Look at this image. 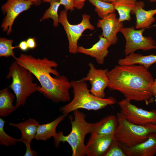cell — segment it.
Here are the masks:
<instances>
[{
    "mask_svg": "<svg viewBox=\"0 0 156 156\" xmlns=\"http://www.w3.org/2000/svg\"><path fill=\"white\" fill-rule=\"evenodd\" d=\"M118 0H106V2L112 3Z\"/></svg>",
    "mask_w": 156,
    "mask_h": 156,
    "instance_id": "d590c367",
    "label": "cell"
},
{
    "mask_svg": "<svg viewBox=\"0 0 156 156\" xmlns=\"http://www.w3.org/2000/svg\"><path fill=\"white\" fill-rule=\"evenodd\" d=\"M118 144L127 156H154L156 155V133L150 134L146 140L132 147Z\"/></svg>",
    "mask_w": 156,
    "mask_h": 156,
    "instance_id": "5bb4252c",
    "label": "cell"
},
{
    "mask_svg": "<svg viewBox=\"0 0 156 156\" xmlns=\"http://www.w3.org/2000/svg\"><path fill=\"white\" fill-rule=\"evenodd\" d=\"M86 0H74L75 8L77 10L81 9L84 7L85 2Z\"/></svg>",
    "mask_w": 156,
    "mask_h": 156,
    "instance_id": "f546056e",
    "label": "cell"
},
{
    "mask_svg": "<svg viewBox=\"0 0 156 156\" xmlns=\"http://www.w3.org/2000/svg\"><path fill=\"white\" fill-rule=\"evenodd\" d=\"M31 142H23L26 147V151L24 155V156H36L37 153L35 151L32 150L31 148Z\"/></svg>",
    "mask_w": 156,
    "mask_h": 156,
    "instance_id": "f1b7e54d",
    "label": "cell"
},
{
    "mask_svg": "<svg viewBox=\"0 0 156 156\" xmlns=\"http://www.w3.org/2000/svg\"><path fill=\"white\" fill-rule=\"evenodd\" d=\"M89 70L86 75L81 80L90 82L91 87L90 90L93 95L98 97L105 98V90L108 87L109 83L107 69H101L96 68L92 62L88 64Z\"/></svg>",
    "mask_w": 156,
    "mask_h": 156,
    "instance_id": "30bf717a",
    "label": "cell"
},
{
    "mask_svg": "<svg viewBox=\"0 0 156 156\" xmlns=\"http://www.w3.org/2000/svg\"><path fill=\"white\" fill-rule=\"evenodd\" d=\"M99 40L92 47L86 48L78 46L77 52L95 58L98 64L102 65L109 53L108 49L112 44L101 35H99Z\"/></svg>",
    "mask_w": 156,
    "mask_h": 156,
    "instance_id": "9a60e30c",
    "label": "cell"
},
{
    "mask_svg": "<svg viewBox=\"0 0 156 156\" xmlns=\"http://www.w3.org/2000/svg\"><path fill=\"white\" fill-rule=\"evenodd\" d=\"M15 95L11 93L8 88L0 91V116L5 117L8 116L17 109L13 104Z\"/></svg>",
    "mask_w": 156,
    "mask_h": 156,
    "instance_id": "44dd1931",
    "label": "cell"
},
{
    "mask_svg": "<svg viewBox=\"0 0 156 156\" xmlns=\"http://www.w3.org/2000/svg\"><path fill=\"white\" fill-rule=\"evenodd\" d=\"M90 15L83 14L81 22L77 25L70 24L68 21L67 11L65 9L61 11L59 16V23L63 26L66 32L68 42V51L72 54L78 53V40L83 31L86 29L93 30L94 26L90 23Z\"/></svg>",
    "mask_w": 156,
    "mask_h": 156,
    "instance_id": "52a82bcc",
    "label": "cell"
},
{
    "mask_svg": "<svg viewBox=\"0 0 156 156\" xmlns=\"http://www.w3.org/2000/svg\"><path fill=\"white\" fill-rule=\"evenodd\" d=\"M5 121L0 118V144L8 146L15 145L17 142H21V139H17L13 138L7 134L4 130Z\"/></svg>",
    "mask_w": 156,
    "mask_h": 156,
    "instance_id": "484cf974",
    "label": "cell"
},
{
    "mask_svg": "<svg viewBox=\"0 0 156 156\" xmlns=\"http://www.w3.org/2000/svg\"><path fill=\"white\" fill-rule=\"evenodd\" d=\"M50 4V7L46 10L40 21L51 18L53 20L54 26L57 27L59 23L58 11L60 5L59 1L52 2Z\"/></svg>",
    "mask_w": 156,
    "mask_h": 156,
    "instance_id": "cb8c5ba5",
    "label": "cell"
},
{
    "mask_svg": "<svg viewBox=\"0 0 156 156\" xmlns=\"http://www.w3.org/2000/svg\"><path fill=\"white\" fill-rule=\"evenodd\" d=\"M155 99L154 100V101H155V102H156V95H155Z\"/></svg>",
    "mask_w": 156,
    "mask_h": 156,
    "instance_id": "74e56055",
    "label": "cell"
},
{
    "mask_svg": "<svg viewBox=\"0 0 156 156\" xmlns=\"http://www.w3.org/2000/svg\"><path fill=\"white\" fill-rule=\"evenodd\" d=\"M9 125L18 129L21 133V142H31L35 137L39 124L35 119L30 118L18 123L10 122Z\"/></svg>",
    "mask_w": 156,
    "mask_h": 156,
    "instance_id": "ac0fdd59",
    "label": "cell"
},
{
    "mask_svg": "<svg viewBox=\"0 0 156 156\" xmlns=\"http://www.w3.org/2000/svg\"><path fill=\"white\" fill-rule=\"evenodd\" d=\"M104 156H127L114 137L112 144Z\"/></svg>",
    "mask_w": 156,
    "mask_h": 156,
    "instance_id": "4316f807",
    "label": "cell"
},
{
    "mask_svg": "<svg viewBox=\"0 0 156 156\" xmlns=\"http://www.w3.org/2000/svg\"><path fill=\"white\" fill-rule=\"evenodd\" d=\"M136 0H118L111 3L119 15V21L123 22L131 19L130 14L134 8Z\"/></svg>",
    "mask_w": 156,
    "mask_h": 156,
    "instance_id": "7402d4cb",
    "label": "cell"
},
{
    "mask_svg": "<svg viewBox=\"0 0 156 156\" xmlns=\"http://www.w3.org/2000/svg\"><path fill=\"white\" fill-rule=\"evenodd\" d=\"M95 7V11L102 18L109 14L115 12V10L112 3L100 0H88Z\"/></svg>",
    "mask_w": 156,
    "mask_h": 156,
    "instance_id": "603a6c76",
    "label": "cell"
},
{
    "mask_svg": "<svg viewBox=\"0 0 156 156\" xmlns=\"http://www.w3.org/2000/svg\"><path fill=\"white\" fill-rule=\"evenodd\" d=\"M118 122L117 116L114 115L106 116L99 122L93 123L90 134L99 135L114 134Z\"/></svg>",
    "mask_w": 156,
    "mask_h": 156,
    "instance_id": "e0dca14e",
    "label": "cell"
},
{
    "mask_svg": "<svg viewBox=\"0 0 156 156\" xmlns=\"http://www.w3.org/2000/svg\"><path fill=\"white\" fill-rule=\"evenodd\" d=\"M125 98L117 104L120 108V116L128 122L139 125L156 124V110L148 111L137 107Z\"/></svg>",
    "mask_w": 156,
    "mask_h": 156,
    "instance_id": "9c48e42d",
    "label": "cell"
},
{
    "mask_svg": "<svg viewBox=\"0 0 156 156\" xmlns=\"http://www.w3.org/2000/svg\"><path fill=\"white\" fill-rule=\"evenodd\" d=\"M70 82L74 97L70 102L60 108V111L63 114L67 115L79 109L97 110L117 103L116 100L113 96L101 98L92 94L88 89L86 81L73 80Z\"/></svg>",
    "mask_w": 156,
    "mask_h": 156,
    "instance_id": "3957f363",
    "label": "cell"
},
{
    "mask_svg": "<svg viewBox=\"0 0 156 156\" xmlns=\"http://www.w3.org/2000/svg\"><path fill=\"white\" fill-rule=\"evenodd\" d=\"M108 88L122 94L125 98L148 104L153 101L151 87L154 80L151 73L140 65H119L109 71Z\"/></svg>",
    "mask_w": 156,
    "mask_h": 156,
    "instance_id": "7a4b0ae2",
    "label": "cell"
},
{
    "mask_svg": "<svg viewBox=\"0 0 156 156\" xmlns=\"http://www.w3.org/2000/svg\"><path fill=\"white\" fill-rule=\"evenodd\" d=\"M156 63V55H144L133 53L126 55L124 58L119 60V65H140L148 69L153 64Z\"/></svg>",
    "mask_w": 156,
    "mask_h": 156,
    "instance_id": "d6986e66",
    "label": "cell"
},
{
    "mask_svg": "<svg viewBox=\"0 0 156 156\" xmlns=\"http://www.w3.org/2000/svg\"><path fill=\"white\" fill-rule=\"evenodd\" d=\"M26 41L29 49H33L36 47V44L34 38H29Z\"/></svg>",
    "mask_w": 156,
    "mask_h": 156,
    "instance_id": "4dcf8cb0",
    "label": "cell"
},
{
    "mask_svg": "<svg viewBox=\"0 0 156 156\" xmlns=\"http://www.w3.org/2000/svg\"><path fill=\"white\" fill-rule=\"evenodd\" d=\"M145 29L136 30L133 27H123L120 32L126 40L124 49L125 55L134 53L139 50L144 51L156 49V42L150 37L144 36L143 34Z\"/></svg>",
    "mask_w": 156,
    "mask_h": 156,
    "instance_id": "ba28073f",
    "label": "cell"
},
{
    "mask_svg": "<svg viewBox=\"0 0 156 156\" xmlns=\"http://www.w3.org/2000/svg\"><path fill=\"white\" fill-rule=\"evenodd\" d=\"M73 112L74 118H70V132L67 135H64L62 131L57 132L53 138L55 146L58 148L60 142H67L71 147L72 156H85V138L88 134H90L93 123L87 122L85 114L79 110Z\"/></svg>",
    "mask_w": 156,
    "mask_h": 156,
    "instance_id": "277c9868",
    "label": "cell"
},
{
    "mask_svg": "<svg viewBox=\"0 0 156 156\" xmlns=\"http://www.w3.org/2000/svg\"><path fill=\"white\" fill-rule=\"evenodd\" d=\"M151 2H156V0H148Z\"/></svg>",
    "mask_w": 156,
    "mask_h": 156,
    "instance_id": "8d00e7d4",
    "label": "cell"
},
{
    "mask_svg": "<svg viewBox=\"0 0 156 156\" xmlns=\"http://www.w3.org/2000/svg\"><path fill=\"white\" fill-rule=\"evenodd\" d=\"M67 116L63 114L51 122L39 125L35 139L45 141L52 137L54 138L57 133L56 129L57 126Z\"/></svg>",
    "mask_w": 156,
    "mask_h": 156,
    "instance_id": "ffe728a7",
    "label": "cell"
},
{
    "mask_svg": "<svg viewBox=\"0 0 156 156\" xmlns=\"http://www.w3.org/2000/svg\"><path fill=\"white\" fill-rule=\"evenodd\" d=\"M37 78L41 86L39 92L55 103L69 101L70 82L64 75H60L55 69L58 64L47 57L36 58L31 55L21 54L15 60Z\"/></svg>",
    "mask_w": 156,
    "mask_h": 156,
    "instance_id": "6da1fadb",
    "label": "cell"
},
{
    "mask_svg": "<svg viewBox=\"0 0 156 156\" xmlns=\"http://www.w3.org/2000/svg\"><path fill=\"white\" fill-rule=\"evenodd\" d=\"M60 0H42V1L44 3H50L53 1H59Z\"/></svg>",
    "mask_w": 156,
    "mask_h": 156,
    "instance_id": "e575fe53",
    "label": "cell"
},
{
    "mask_svg": "<svg viewBox=\"0 0 156 156\" xmlns=\"http://www.w3.org/2000/svg\"><path fill=\"white\" fill-rule=\"evenodd\" d=\"M116 116L118 122L114 137L118 143L125 146H134L146 140L150 134L156 133V124L136 125L127 121L119 113Z\"/></svg>",
    "mask_w": 156,
    "mask_h": 156,
    "instance_id": "8992f818",
    "label": "cell"
},
{
    "mask_svg": "<svg viewBox=\"0 0 156 156\" xmlns=\"http://www.w3.org/2000/svg\"><path fill=\"white\" fill-rule=\"evenodd\" d=\"M97 27L102 30L101 35L107 39L112 45L116 43L118 41L117 34L120 32L124 25L123 22L116 18L115 12L109 14L105 17L98 20Z\"/></svg>",
    "mask_w": 156,
    "mask_h": 156,
    "instance_id": "7c38bea8",
    "label": "cell"
},
{
    "mask_svg": "<svg viewBox=\"0 0 156 156\" xmlns=\"http://www.w3.org/2000/svg\"><path fill=\"white\" fill-rule=\"evenodd\" d=\"M144 3L142 1H137L131 13L136 18L135 27L142 29L149 27L155 20L154 16L156 14V8L149 10L144 9Z\"/></svg>",
    "mask_w": 156,
    "mask_h": 156,
    "instance_id": "2e32d148",
    "label": "cell"
},
{
    "mask_svg": "<svg viewBox=\"0 0 156 156\" xmlns=\"http://www.w3.org/2000/svg\"><path fill=\"white\" fill-rule=\"evenodd\" d=\"M59 2L60 5H62L64 7L67 11L70 10L71 11L74 9V0H60Z\"/></svg>",
    "mask_w": 156,
    "mask_h": 156,
    "instance_id": "83f0119b",
    "label": "cell"
},
{
    "mask_svg": "<svg viewBox=\"0 0 156 156\" xmlns=\"http://www.w3.org/2000/svg\"><path fill=\"white\" fill-rule=\"evenodd\" d=\"M151 91L153 96L156 95V79L154 80L151 87Z\"/></svg>",
    "mask_w": 156,
    "mask_h": 156,
    "instance_id": "d6a6232c",
    "label": "cell"
},
{
    "mask_svg": "<svg viewBox=\"0 0 156 156\" xmlns=\"http://www.w3.org/2000/svg\"><path fill=\"white\" fill-rule=\"evenodd\" d=\"M15 48H19L23 51H26L29 49L26 41L23 40L21 41L17 46L15 47Z\"/></svg>",
    "mask_w": 156,
    "mask_h": 156,
    "instance_id": "1f68e13d",
    "label": "cell"
},
{
    "mask_svg": "<svg viewBox=\"0 0 156 156\" xmlns=\"http://www.w3.org/2000/svg\"><path fill=\"white\" fill-rule=\"evenodd\" d=\"M100 0L106 2V0Z\"/></svg>",
    "mask_w": 156,
    "mask_h": 156,
    "instance_id": "f35d334b",
    "label": "cell"
},
{
    "mask_svg": "<svg viewBox=\"0 0 156 156\" xmlns=\"http://www.w3.org/2000/svg\"><path fill=\"white\" fill-rule=\"evenodd\" d=\"M25 1L33 3L35 5H39L41 3L42 0H24Z\"/></svg>",
    "mask_w": 156,
    "mask_h": 156,
    "instance_id": "836d02e7",
    "label": "cell"
},
{
    "mask_svg": "<svg viewBox=\"0 0 156 156\" xmlns=\"http://www.w3.org/2000/svg\"><path fill=\"white\" fill-rule=\"evenodd\" d=\"M13 40L6 38H0V57H8L12 56L16 60L13 49L15 47L12 46Z\"/></svg>",
    "mask_w": 156,
    "mask_h": 156,
    "instance_id": "d4e9b609",
    "label": "cell"
},
{
    "mask_svg": "<svg viewBox=\"0 0 156 156\" xmlns=\"http://www.w3.org/2000/svg\"><path fill=\"white\" fill-rule=\"evenodd\" d=\"M33 4L31 2L24 0H7L1 7L3 13L6 14L1 25L3 31H6L8 35L10 34L16 18L21 13L28 10Z\"/></svg>",
    "mask_w": 156,
    "mask_h": 156,
    "instance_id": "8fae6325",
    "label": "cell"
},
{
    "mask_svg": "<svg viewBox=\"0 0 156 156\" xmlns=\"http://www.w3.org/2000/svg\"><path fill=\"white\" fill-rule=\"evenodd\" d=\"M8 69L6 78L12 79L9 87L15 94L16 98L15 106L17 109L25 105L27 98L32 94L39 92L40 86L33 82V75L31 72L19 65L16 61L12 63Z\"/></svg>",
    "mask_w": 156,
    "mask_h": 156,
    "instance_id": "5b68a950",
    "label": "cell"
},
{
    "mask_svg": "<svg viewBox=\"0 0 156 156\" xmlns=\"http://www.w3.org/2000/svg\"><path fill=\"white\" fill-rule=\"evenodd\" d=\"M114 137V134L104 135L91 134L85 145V155L104 156L109 148Z\"/></svg>",
    "mask_w": 156,
    "mask_h": 156,
    "instance_id": "4fadbf2b",
    "label": "cell"
}]
</instances>
